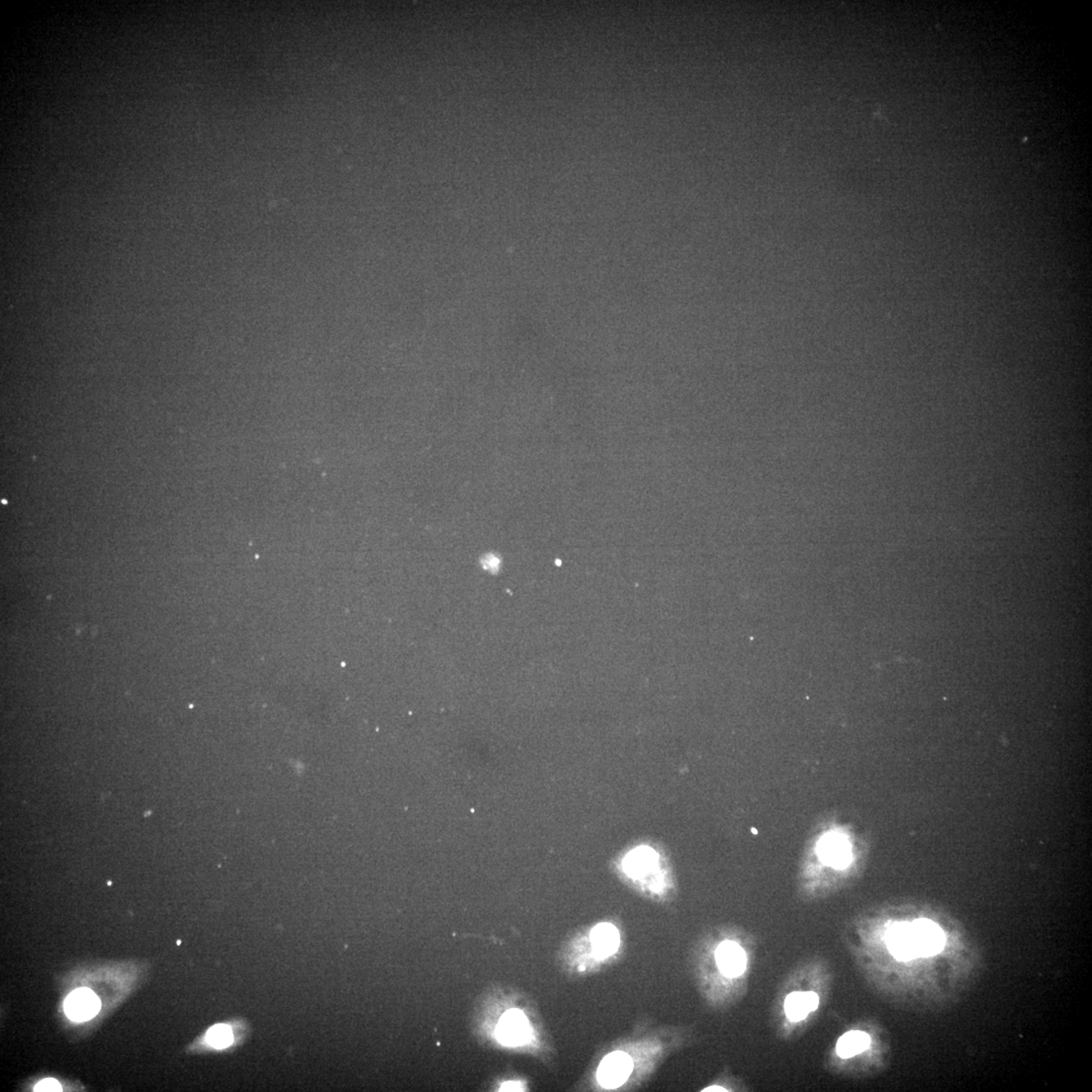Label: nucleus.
<instances>
[{"label": "nucleus", "mask_w": 1092, "mask_h": 1092, "mask_svg": "<svg viewBox=\"0 0 1092 1092\" xmlns=\"http://www.w3.org/2000/svg\"><path fill=\"white\" fill-rule=\"evenodd\" d=\"M634 1071L630 1056L624 1052H613L606 1056L597 1071V1080L604 1089H618L626 1083Z\"/></svg>", "instance_id": "nucleus-1"}, {"label": "nucleus", "mask_w": 1092, "mask_h": 1092, "mask_svg": "<svg viewBox=\"0 0 1092 1092\" xmlns=\"http://www.w3.org/2000/svg\"><path fill=\"white\" fill-rule=\"evenodd\" d=\"M532 1028L523 1011L512 1010L502 1016L496 1029V1036L503 1045L517 1047L527 1044L532 1038Z\"/></svg>", "instance_id": "nucleus-2"}, {"label": "nucleus", "mask_w": 1092, "mask_h": 1092, "mask_svg": "<svg viewBox=\"0 0 1092 1092\" xmlns=\"http://www.w3.org/2000/svg\"><path fill=\"white\" fill-rule=\"evenodd\" d=\"M818 853L820 861L836 869H845L852 861L850 841L837 832H828L820 839Z\"/></svg>", "instance_id": "nucleus-3"}, {"label": "nucleus", "mask_w": 1092, "mask_h": 1092, "mask_svg": "<svg viewBox=\"0 0 1092 1092\" xmlns=\"http://www.w3.org/2000/svg\"><path fill=\"white\" fill-rule=\"evenodd\" d=\"M101 1009L100 998L88 988H79L71 992L64 1002L66 1015L78 1023L95 1018Z\"/></svg>", "instance_id": "nucleus-4"}, {"label": "nucleus", "mask_w": 1092, "mask_h": 1092, "mask_svg": "<svg viewBox=\"0 0 1092 1092\" xmlns=\"http://www.w3.org/2000/svg\"><path fill=\"white\" fill-rule=\"evenodd\" d=\"M918 957L937 955L944 946V935L937 924L929 920H918L912 924Z\"/></svg>", "instance_id": "nucleus-5"}, {"label": "nucleus", "mask_w": 1092, "mask_h": 1092, "mask_svg": "<svg viewBox=\"0 0 1092 1092\" xmlns=\"http://www.w3.org/2000/svg\"><path fill=\"white\" fill-rule=\"evenodd\" d=\"M886 943L896 959L909 961L918 957L912 924L908 922H898L891 926L887 931Z\"/></svg>", "instance_id": "nucleus-6"}, {"label": "nucleus", "mask_w": 1092, "mask_h": 1092, "mask_svg": "<svg viewBox=\"0 0 1092 1092\" xmlns=\"http://www.w3.org/2000/svg\"><path fill=\"white\" fill-rule=\"evenodd\" d=\"M717 965L721 973L728 977H738L747 968V955L738 944L724 942L717 948L715 954Z\"/></svg>", "instance_id": "nucleus-7"}, {"label": "nucleus", "mask_w": 1092, "mask_h": 1092, "mask_svg": "<svg viewBox=\"0 0 1092 1092\" xmlns=\"http://www.w3.org/2000/svg\"><path fill=\"white\" fill-rule=\"evenodd\" d=\"M591 944L594 956L605 959L616 953L621 944V935L616 926L600 924L591 931Z\"/></svg>", "instance_id": "nucleus-8"}, {"label": "nucleus", "mask_w": 1092, "mask_h": 1092, "mask_svg": "<svg viewBox=\"0 0 1092 1092\" xmlns=\"http://www.w3.org/2000/svg\"><path fill=\"white\" fill-rule=\"evenodd\" d=\"M658 861V855L653 849L640 846L631 851L623 860V870L630 877H643L653 870Z\"/></svg>", "instance_id": "nucleus-9"}, {"label": "nucleus", "mask_w": 1092, "mask_h": 1092, "mask_svg": "<svg viewBox=\"0 0 1092 1092\" xmlns=\"http://www.w3.org/2000/svg\"><path fill=\"white\" fill-rule=\"evenodd\" d=\"M818 1005L819 997L817 993L793 992L789 994L785 1001L786 1015L792 1022H800L811 1011L817 1010Z\"/></svg>", "instance_id": "nucleus-10"}, {"label": "nucleus", "mask_w": 1092, "mask_h": 1092, "mask_svg": "<svg viewBox=\"0 0 1092 1092\" xmlns=\"http://www.w3.org/2000/svg\"><path fill=\"white\" fill-rule=\"evenodd\" d=\"M870 1044L871 1038L868 1033L861 1031L848 1032L837 1042V1053L840 1057L848 1059L862 1053Z\"/></svg>", "instance_id": "nucleus-11"}, {"label": "nucleus", "mask_w": 1092, "mask_h": 1092, "mask_svg": "<svg viewBox=\"0 0 1092 1092\" xmlns=\"http://www.w3.org/2000/svg\"><path fill=\"white\" fill-rule=\"evenodd\" d=\"M209 1044L215 1047L217 1049L227 1048L233 1042V1033L230 1027L226 1024H217L209 1029L207 1033Z\"/></svg>", "instance_id": "nucleus-12"}, {"label": "nucleus", "mask_w": 1092, "mask_h": 1092, "mask_svg": "<svg viewBox=\"0 0 1092 1092\" xmlns=\"http://www.w3.org/2000/svg\"><path fill=\"white\" fill-rule=\"evenodd\" d=\"M35 1091H45V1092L62 1091V1087L59 1082H58L55 1080H51V1078H49V1080H42L41 1082H39L37 1086L35 1087Z\"/></svg>", "instance_id": "nucleus-13"}, {"label": "nucleus", "mask_w": 1092, "mask_h": 1092, "mask_svg": "<svg viewBox=\"0 0 1092 1092\" xmlns=\"http://www.w3.org/2000/svg\"><path fill=\"white\" fill-rule=\"evenodd\" d=\"M501 1091H523L524 1086L518 1081H508L504 1083L500 1089Z\"/></svg>", "instance_id": "nucleus-14"}, {"label": "nucleus", "mask_w": 1092, "mask_h": 1092, "mask_svg": "<svg viewBox=\"0 0 1092 1092\" xmlns=\"http://www.w3.org/2000/svg\"><path fill=\"white\" fill-rule=\"evenodd\" d=\"M704 1091H726V1090L722 1089V1087L715 1086V1087H710V1089H707Z\"/></svg>", "instance_id": "nucleus-15"}]
</instances>
